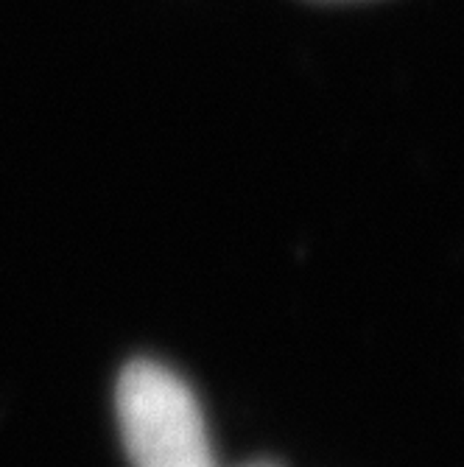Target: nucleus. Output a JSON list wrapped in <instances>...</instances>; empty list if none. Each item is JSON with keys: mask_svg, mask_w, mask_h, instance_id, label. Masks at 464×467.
Listing matches in <instances>:
<instances>
[{"mask_svg": "<svg viewBox=\"0 0 464 467\" xmlns=\"http://www.w3.org/2000/svg\"><path fill=\"white\" fill-rule=\"evenodd\" d=\"M118 420L135 467H213L199 403L162 364L135 361L123 369Z\"/></svg>", "mask_w": 464, "mask_h": 467, "instance_id": "obj_1", "label": "nucleus"}]
</instances>
